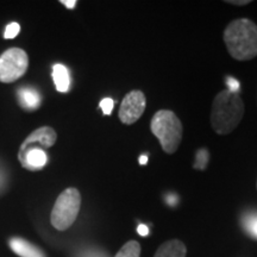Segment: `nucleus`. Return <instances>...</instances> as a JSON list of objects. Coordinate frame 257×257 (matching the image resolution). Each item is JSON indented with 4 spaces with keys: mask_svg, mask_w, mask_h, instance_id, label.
<instances>
[{
    "mask_svg": "<svg viewBox=\"0 0 257 257\" xmlns=\"http://www.w3.org/2000/svg\"><path fill=\"white\" fill-rule=\"evenodd\" d=\"M224 42L233 59L252 60L257 56V25L250 19H236L224 30Z\"/></svg>",
    "mask_w": 257,
    "mask_h": 257,
    "instance_id": "obj_1",
    "label": "nucleus"
},
{
    "mask_svg": "<svg viewBox=\"0 0 257 257\" xmlns=\"http://www.w3.org/2000/svg\"><path fill=\"white\" fill-rule=\"evenodd\" d=\"M244 114V104L238 93L229 89L218 93L212 102L211 125L218 135H227L238 126Z\"/></svg>",
    "mask_w": 257,
    "mask_h": 257,
    "instance_id": "obj_2",
    "label": "nucleus"
},
{
    "mask_svg": "<svg viewBox=\"0 0 257 257\" xmlns=\"http://www.w3.org/2000/svg\"><path fill=\"white\" fill-rule=\"evenodd\" d=\"M150 128L167 154H174L179 149L184 128L174 112L169 110L157 111L154 114Z\"/></svg>",
    "mask_w": 257,
    "mask_h": 257,
    "instance_id": "obj_3",
    "label": "nucleus"
},
{
    "mask_svg": "<svg viewBox=\"0 0 257 257\" xmlns=\"http://www.w3.org/2000/svg\"><path fill=\"white\" fill-rule=\"evenodd\" d=\"M80 206H81V195L76 188L70 187L64 191L56 199L50 221L55 229L64 231L69 229L78 218Z\"/></svg>",
    "mask_w": 257,
    "mask_h": 257,
    "instance_id": "obj_4",
    "label": "nucleus"
},
{
    "mask_svg": "<svg viewBox=\"0 0 257 257\" xmlns=\"http://www.w3.org/2000/svg\"><path fill=\"white\" fill-rule=\"evenodd\" d=\"M29 67V57L23 49L11 48L0 56V82H15Z\"/></svg>",
    "mask_w": 257,
    "mask_h": 257,
    "instance_id": "obj_5",
    "label": "nucleus"
},
{
    "mask_svg": "<svg viewBox=\"0 0 257 257\" xmlns=\"http://www.w3.org/2000/svg\"><path fill=\"white\" fill-rule=\"evenodd\" d=\"M147 106L146 95L142 91L134 89L124 96L119 108V119L123 124L131 125L140 119Z\"/></svg>",
    "mask_w": 257,
    "mask_h": 257,
    "instance_id": "obj_6",
    "label": "nucleus"
},
{
    "mask_svg": "<svg viewBox=\"0 0 257 257\" xmlns=\"http://www.w3.org/2000/svg\"><path fill=\"white\" fill-rule=\"evenodd\" d=\"M57 140V135L53 127L50 126H42L36 128L34 133L29 135L27 140L22 143L19 148L18 157L23 156L25 153L31 149H46L55 144Z\"/></svg>",
    "mask_w": 257,
    "mask_h": 257,
    "instance_id": "obj_7",
    "label": "nucleus"
},
{
    "mask_svg": "<svg viewBox=\"0 0 257 257\" xmlns=\"http://www.w3.org/2000/svg\"><path fill=\"white\" fill-rule=\"evenodd\" d=\"M9 245L16 255L21 257H47L43 250L21 237H14L10 239Z\"/></svg>",
    "mask_w": 257,
    "mask_h": 257,
    "instance_id": "obj_8",
    "label": "nucleus"
},
{
    "mask_svg": "<svg viewBox=\"0 0 257 257\" xmlns=\"http://www.w3.org/2000/svg\"><path fill=\"white\" fill-rule=\"evenodd\" d=\"M19 162L25 169L29 170H41L48 162V155L43 149H31L18 157Z\"/></svg>",
    "mask_w": 257,
    "mask_h": 257,
    "instance_id": "obj_9",
    "label": "nucleus"
},
{
    "mask_svg": "<svg viewBox=\"0 0 257 257\" xmlns=\"http://www.w3.org/2000/svg\"><path fill=\"white\" fill-rule=\"evenodd\" d=\"M187 249L181 240L172 239L163 243L154 257H186Z\"/></svg>",
    "mask_w": 257,
    "mask_h": 257,
    "instance_id": "obj_10",
    "label": "nucleus"
},
{
    "mask_svg": "<svg viewBox=\"0 0 257 257\" xmlns=\"http://www.w3.org/2000/svg\"><path fill=\"white\" fill-rule=\"evenodd\" d=\"M18 99L21 105L30 111L36 110L41 105V95L38 94L37 91L29 87H23L19 89Z\"/></svg>",
    "mask_w": 257,
    "mask_h": 257,
    "instance_id": "obj_11",
    "label": "nucleus"
},
{
    "mask_svg": "<svg viewBox=\"0 0 257 257\" xmlns=\"http://www.w3.org/2000/svg\"><path fill=\"white\" fill-rule=\"evenodd\" d=\"M53 79L55 87L59 92H67L70 86V76L69 72L63 64L57 63L53 67Z\"/></svg>",
    "mask_w": 257,
    "mask_h": 257,
    "instance_id": "obj_12",
    "label": "nucleus"
},
{
    "mask_svg": "<svg viewBox=\"0 0 257 257\" xmlns=\"http://www.w3.org/2000/svg\"><path fill=\"white\" fill-rule=\"evenodd\" d=\"M141 256V245L136 240H130L125 243L117 255L114 257H140Z\"/></svg>",
    "mask_w": 257,
    "mask_h": 257,
    "instance_id": "obj_13",
    "label": "nucleus"
},
{
    "mask_svg": "<svg viewBox=\"0 0 257 257\" xmlns=\"http://www.w3.org/2000/svg\"><path fill=\"white\" fill-rule=\"evenodd\" d=\"M207 161H208V153L206 152V149H200L197 154V161H195L194 168L205 169L206 168Z\"/></svg>",
    "mask_w": 257,
    "mask_h": 257,
    "instance_id": "obj_14",
    "label": "nucleus"
},
{
    "mask_svg": "<svg viewBox=\"0 0 257 257\" xmlns=\"http://www.w3.org/2000/svg\"><path fill=\"white\" fill-rule=\"evenodd\" d=\"M19 31H21V25H19L18 23H11L6 27L4 37L6 38V40H11V38H15L16 36H17V35L19 34Z\"/></svg>",
    "mask_w": 257,
    "mask_h": 257,
    "instance_id": "obj_15",
    "label": "nucleus"
},
{
    "mask_svg": "<svg viewBox=\"0 0 257 257\" xmlns=\"http://www.w3.org/2000/svg\"><path fill=\"white\" fill-rule=\"evenodd\" d=\"M113 100L111 98H105L100 101V108L102 110V113L108 115L111 114L112 110H113Z\"/></svg>",
    "mask_w": 257,
    "mask_h": 257,
    "instance_id": "obj_16",
    "label": "nucleus"
},
{
    "mask_svg": "<svg viewBox=\"0 0 257 257\" xmlns=\"http://www.w3.org/2000/svg\"><path fill=\"white\" fill-rule=\"evenodd\" d=\"M227 86H229V91L230 92H233V93H238V89H239V82L237 81L236 79L233 78H227Z\"/></svg>",
    "mask_w": 257,
    "mask_h": 257,
    "instance_id": "obj_17",
    "label": "nucleus"
},
{
    "mask_svg": "<svg viewBox=\"0 0 257 257\" xmlns=\"http://www.w3.org/2000/svg\"><path fill=\"white\" fill-rule=\"evenodd\" d=\"M137 232L140 236H143V237L148 236V233H149V229H148V226H146L144 224H141V225H138Z\"/></svg>",
    "mask_w": 257,
    "mask_h": 257,
    "instance_id": "obj_18",
    "label": "nucleus"
},
{
    "mask_svg": "<svg viewBox=\"0 0 257 257\" xmlns=\"http://www.w3.org/2000/svg\"><path fill=\"white\" fill-rule=\"evenodd\" d=\"M61 4H63L67 9H74L76 5V0H61Z\"/></svg>",
    "mask_w": 257,
    "mask_h": 257,
    "instance_id": "obj_19",
    "label": "nucleus"
},
{
    "mask_svg": "<svg viewBox=\"0 0 257 257\" xmlns=\"http://www.w3.org/2000/svg\"><path fill=\"white\" fill-rule=\"evenodd\" d=\"M226 3H227V4H231V5L244 6V5L250 4V0H240V2H234V0H229V2H226Z\"/></svg>",
    "mask_w": 257,
    "mask_h": 257,
    "instance_id": "obj_20",
    "label": "nucleus"
},
{
    "mask_svg": "<svg viewBox=\"0 0 257 257\" xmlns=\"http://www.w3.org/2000/svg\"><path fill=\"white\" fill-rule=\"evenodd\" d=\"M147 162H148V156L143 155V156L140 157V163H141V165H147Z\"/></svg>",
    "mask_w": 257,
    "mask_h": 257,
    "instance_id": "obj_21",
    "label": "nucleus"
},
{
    "mask_svg": "<svg viewBox=\"0 0 257 257\" xmlns=\"http://www.w3.org/2000/svg\"><path fill=\"white\" fill-rule=\"evenodd\" d=\"M251 230H252V232L255 233L256 236H257V220H255V221H253V223H252V225H251Z\"/></svg>",
    "mask_w": 257,
    "mask_h": 257,
    "instance_id": "obj_22",
    "label": "nucleus"
}]
</instances>
